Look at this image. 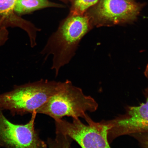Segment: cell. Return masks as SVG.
<instances>
[{
	"mask_svg": "<svg viewBox=\"0 0 148 148\" xmlns=\"http://www.w3.org/2000/svg\"><path fill=\"white\" fill-rule=\"evenodd\" d=\"M88 125L84 124L79 118H73L70 123L62 119L55 120V141L63 145L62 142L69 144L71 139L83 148H110L108 139L110 125L106 121L96 123L87 114L84 119Z\"/></svg>",
	"mask_w": 148,
	"mask_h": 148,
	"instance_id": "obj_4",
	"label": "cell"
},
{
	"mask_svg": "<svg viewBox=\"0 0 148 148\" xmlns=\"http://www.w3.org/2000/svg\"><path fill=\"white\" fill-rule=\"evenodd\" d=\"M92 24L85 14L69 13L61 21L58 29L53 33L41 51V54L53 55L51 69L58 75L61 68L69 63L75 55L79 42L91 29Z\"/></svg>",
	"mask_w": 148,
	"mask_h": 148,
	"instance_id": "obj_1",
	"label": "cell"
},
{
	"mask_svg": "<svg viewBox=\"0 0 148 148\" xmlns=\"http://www.w3.org/2000/svg\"><path fill=\"white\" fill-rule=\"evenodd\" d=\"M98 104L93 98L85 95L80 88L73 86L71 81H65L64 87L36 111L54 120L64 116L84 119L87 112L97 110Z\"/></svg>",
	"mask_w": 148,
	"mask_h": 148,
	"instance_id": "obj_3",
	"label": "cell"
},
{
	"mask_svg": "<svg viewBox=\"0 0 148 148\" xmlns=\"http://www.w3.org/2000/svg\"><path fill=\"white\" fill-rule=\"evenodd\" d=\"M65 7V5L53 2L49 0H17L14 5V12L18 16H21L42 9Z\"/></svg>",
	"mask_w": 148,
	"mask_h": 148,
	"instance_id": "obj_9",
	"label": "cell"
},
{
	"mask_svg": "<svg viewBox=\"0 0 148 148\" xmlns=\"http://www.w3.org/2000/svg\"><path fill=\"white\" fill-rule=\"evenodd\" d=\"M64 83L42 79L14 85L11 91L0 94V109L10 111L12 116L32 114L60 92Z\"/></svg>",
	"mask_w": 148,
	"mask_h": 148,
	"instance_id": "obj_2",
	"label": "cell"
},
{
	"mask_svg": "<svg viewBox=\"0 0 148 148\" xmlns=\"http://www.w3.org/2000/svg\"><path fill=\"white\" fill-rule=\"evenodd\" d=\"M17 0H0V25L8 28H20L27 32L29 41H36L37 33L40 29L31 22L17 15L14 12Z\"/></svg>",
	"mask_w": 148,
	"mask_h": 148,
	"instance_id": "obj_8",
	"label": "cell"
},
{
	"mask_svg": "<svg viewBox=\"0 0 148 148\" xmlns=\"http://www.w3.org/2000/svg\"><path fill=\"white\" fill-rule=\"evenodd\" d=\"M9 32L8 28L0 25V47L4 45L8 40Z\"/></svg>",
	"mask_w": 148,
	"mask_h": 148,
	"instance_id": "obj_12",
	"label": "cell"
},
{
	"mask_svg": "<svg viewBox=\"0 0 148 148\" xmlns=\"http://www.w3.org/2000/svg\"><path fill=\"white\" fill-rule=\"evenodd\" d=\"M142 7L134 0H99L85 14L92 25H114L134 21Z\"/></svg>",
	"mask_w": 148,
	"mask_h": 148,
	"instance_id": "obj_5",
	"label": "cell"
},
{
	"mask_svg": "<svg viewBox=\"0 0 148 148\" xmlns=\"http://www.w3.org/2000/svg\"><path fill=\"white\" fill-rule=\"evenodd\" d=\"M144 75L148 79V64L147 67H146L145 71L144 72ZM145 92L146 94H148V87L145 89Z\"/></svg>",
	"mask_w": 148,
	"mask_h": 148,
	"instance_id": "obj_13",
	"label": "cell"
},
{
	"mask_svg": "<svg viewBox=\"0 0 148 148\" xmlns=\"http://www.w3.org/2000/svg\"><path fill=\"white\" fill-rule=\"evenodd\" d=\"M99 0H71L70 13L75 14H84L94 6Z\"/></svg>",
	"mask_w": 148,
	"mask_h": 148,
	"instance_id": "obj_10",
	"label": "cell"
},
{
	"mask_svg": "<svg viewBox=\"0 0 148 148\" xmlns=\"http://www.w3.org/2000/svg\"><path fill=\"white\" fill-rule=\"evenodd\" d=\"M0 109V147L46 148L47 144L39 136L34 127L37 112L25 125L12 123L5 117Z\"/></svg>",
	"mask_w": 148,
	"mask_h": 148,
	"instance_id": "obj_6",
	"label": "cell"
},
{
	"mask_svg": "<svg viewBox=\"0 0 148 148\" xmlns=\"http://www.w3.org/2000/svg\"><path fill=\"white\" fill-rule=\"evenodd\" d=\"M130 136L138 140L142 147L148 148V132L137 133Z\"/></svg>",
	"mask_w": 148,
	"mask_h": 148,
	"instance_id": "obj_11",
	"label": "cell"
},
{
	"mask_svg": "<svg viewBox=\"0 0 148 148\" xmlns=\"http://www.w3.org/2000/svg\"><path fill=\"white\" fill-rule=\"evenodd\" d=\"M106 121L110 127L108 134L110 143L120 136L148 132V97L146 103L127 107L124 114Z\"/></svg>",
	"mask_w": 148,
	"mask_h": 148,
	"instance_id": "obj_7",
	"label": "cell"
}]
</instances>
